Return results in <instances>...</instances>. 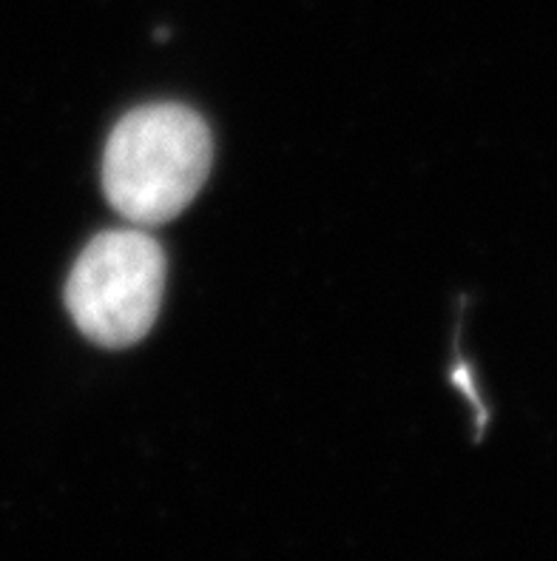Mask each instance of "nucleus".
I'll return each mask as SVG.
<instances>
[{"label":"nucleus","mask_w":557,"mask_h":561,"mask_svg":"<svg viewBox=\"0 0 557 561\" xmlns=\"http://www.w3.org/2000/svg\"><path fill=\"white\" fill-rule=\"evenodd\" d=\"M211 131L183 103L128 112L103 151V192L137 226H163L190 206L208 180Z\"/></svg>","instance_id":"nucleus-1"},{"label":"nucleus","mask_w":557,"mask_h":561,"mask_svg":"<svg viewBox=\"0 0 557 561\" xmlns=\"http://www.w3.org/2000/svg\"><path fill=\"white\" fill-rule=\"evenodd\" d=\"M165 254L146 231H103L78 256L66 283L74 325L103 348H128L149 334L163 306Z\"/></svg>","instance_id":"nucleus-2"}]
</instances>
